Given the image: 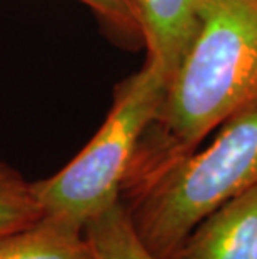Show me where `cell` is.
<instances>
[{"instance_id":"6da1fadb","label":"cell","mask_w":257,"mask_h":259,"mask_svg":"<svg viewBox=\"0 0 257 259\" xmlns=\"http://www.w3.org/2000/svg\"><path fill=\"white\" fill-rule=\"evenodd\" d=\"M257 109V0H199L197 30L142 132L124 181L187 156Z\"/></svg>"},{"instance_id":"7a4b0ae2","label":"cell","mask_w":257,"mask_h":259,"mask_svg":"<svg viewBox=\"0 0 257 259\" xmlns=\"http://www.w3.org/2000/svg\"><path fill=\"white\" fill-rule=\"evenodd\" d=\"M257 184V109L222 124L214 142L127 178L119 201L144 247L166 259L205 216Z\"/></svg>"},{"instance_id":"3957f363","label":"cell","mask_w":257,"mask_h":259,"mask_svg":"<svg viewBox=\"0 0 257 259\" xmlns=\"http://www.w3.org/2000/svg\"><path fill=\"white\" fill-rule=\"evenodd\" d=\"M169 77L156 64L120 82L107 119L82 151L64 169L32 183L43 214L85 223L119 201L120 187L135 146L154 119Z\"/></svg>"},{"instance_id":"277c9868","label":"cell","mask_w":257,"mask_h":259,"mask_svg":"<svg viewBox=\"0 0 257 259\" xmlns=\"http://www.w3.org/2000/svg\"><path fill=\"white\" fill-rule=\"evenodd\" d=\"M255 238L257 184L205 216L166 259H254Z\"/></svg>"},{"instance_id":"5b68a950","label":"cell","mask_w":257,"mask_h":259,"mask_svg":"<svg viewBox=\"0 0 257 259\" xmlns=\"http://www.w3.org/2000/svg\"><path fill=\"white\" fill-rule=\"evenodd\" d=\"M147 59L169 79L197 30L199 0H132Z\"/></svg>"},{"instance_id":"8992f818","label":"cell","mask_w":257,"mask_h":259,"mask_svg":"<svg viewBox=\"0 0 257 259\" xmlns=\"http://www.w3.org/2000/svg\"><path fill=\"white\" fill-rule=\"evenodd\" d=\"M0 259H92L84 228L43 214L34 224L0 236Z\"/></svg>"},{"instance_id":"52a82bcc","label":"cell","mask_w":257,"mask_h":259,"mask_svg":"<svg viewBox=\"0 0 257 259\" xmlns=\"http://www.w3.org/2000/svg\"><path fill=\"white\" fill-rule=\"evenodd\" d=\"M92 259H156L145 249L117 201L84 226Z\"/></svg>"},{"instance_id":"ba28073f","label":"cell","mask_w":257,"mask_h":259,"mask_svg":"<svg viewBox=\"0 0 257 259\" xmlns=\"http://www.w3.org/2000/svg\"><path fill=\"white\" fill-rule=\"evenodd\" d=\"M43 216V209L34 186L17 169L0 161V236L34 224Z\"/></svg>"},{"instance_id":"9c48e42d","label":"cell","mask_w":257,"mask_h":259,"mask_svg":"<svg viewBox=\"0 0 257 259\" xmlns=\"http://www.w3.org/2000/svg\"><path fill=\"white\" fill-rule=\"evenodd\" d=\"M85 4L112 34L122 40L142 42V32L132 0H79Z\"/></svg>"},{"instance_id":"30bf717a","label":"cell","mask_w":257,"mask_h":259,"mask_svg":"<svg viewBox=\"0 0 257 259\" xmlns=\"http://www.w3.org/2000/svg\"><path fill=\"white\" fill-rule=\"evenodd\" d=\"M254 259H257V238H255V246H254Z\"/></svg>"}]
</instances>
